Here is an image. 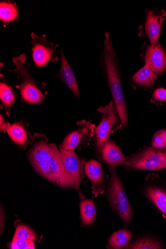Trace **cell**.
I'll return each mask as SVG.
<instances>
[{
  "mask_svg": "<svg viewBox=\"0 0 166 249\" xmlns=\"http://www.w3.org/2000/svg\"><path fill=\"white\" fill-rule=\"evenodd\" d=\"M152 98L158 101H166V89L164 88L156 89L153 93Z\"/></svg>",
  "mask_w": 166,
  "mask_h": 249,
  "instance_id": "26",
  "label": "cell"
},
{
  "mask_svg": "<svg viewBox=\"0 0 166 249\" xmlns=\"http://www.w3.org/2000/svg\"><path fill=\"white\" fill-rule=\"evenodd\" d=\"M31 52L35 65L40 69L50 62L55 63L59 60L56 49L60 46L47 39L45 35L40 36L32 33L31 34Z\"/></svg>",
  "mask_w": 166,
  "mask_h": 249,
  "instance_id": "7",
  "label": "cell"
},
{
  "mask_svg": "<svg viewBox=\"0 0 166 249\" xmlns=\"http://www.w3.org/2000/svg\"><path fill=\"white\" fill-rule=\"evenodd\" d=\"M3 209L2 208H1V234L3 232V229H4V228H3V225L4 226V223H3V222L4 223V221H5V214H4V212L2 211Z\"/></svg>",
  "mask_w": 166,
  "mask_h": 249,
  "instance_id": "28",
  "label": "cell"
},
{
  "mask_svg": "<svg viewBox=\"0 0 166 249\" xmlns=\"http://www.w3.org/2000/svg\"><path fill=\"white\" fill-rule=\"evenodd\" d=\"M109 169L111 178L108 185V198L111 207L127 228L133 220L132 209L115 168Z\"/></svg>",
  "mask_w": 166,
  "mask_h": 249,
  "instance_id": "4",
  "label": "cell"
},
{
  "mask_svg": "<svg viewBox=\"0 0 166 249\" xmlns=\"http://www.w3.org/2000/svg\"><path fill=\"white\" fill-rule=\"evenodd\" d=\"M131 236L130 231L127 230H122L115 232L109 240L108 247L109 249H115L126 248L130 243Z\"/></svg>",
  "mask_w": 166,
  "mask_h": 249,
  "instance_id": "21",
  "label": "cell"
},
{
  "mask_svg": "<svg viewBox=\"0 0 166 249\" xmlns=\"http://www.w3.org/2000/svg\"><path fill=\"white\" fill-rule=\"evenodd\" d=\"M78 128L70 132L64 139L61 145L62 148L74 151L79 146L84 145L93 137L95 126L90 122L83 120L77 123Z\"/></svg>",
  "mask_w": 166,
  "mask_h": 249,
  "instance_id": "10",
  "label": "cell"
},
{
  "mask_svg": "<svg viewBox=\"0 0 166 249\" xmlns=\"http://www.w3.org/2000/svg\"><path fill=\"white\" fill-rule=\"evenodd\" d=\"M6 132L15 144L25 149L28 147L32 138L29 131V125L23 121H18L10 124Z\"/></svg>",
  "mask_w": 166,
  "mask_h": 249,
  "instance_id": "13",
  "label": "cell"
},
{
  "mask_svg": "<svg viewBox=\"0 0 166 249\" xmlns=\"http://www.w3.org/2000/svg\"><path fill=\"white\" fill-rule=\"evenodd\" d=\"M102 59L114 106L123 125L126 128L128 123L126 103L117 66L116 55L111 40L107 32L105 33Z\"/></svg>",
  "mask_w": 166,
  "mask_h": 249,
  "instance_id": "2",
  "label": "cell"
},
{
  "mask_svg": "<svg viewBox=\"0 0 166 249\" xmlns=\"http://www.w3.org/2000/svg\"><path fill=\"white\" fill-rule=\"evenodd\" d=\"M142 193L152 204L166 215V182L158 175H150Z\"/></svg>",
  "mask_w": 166,
  "mask_h": 249,
  "instance_id": "9",
  "label": "cell"
},
{
  "mask_svg": "<svg viewBox=\"0 0 166 249\" xmlns=\"http://www.w3.org/2000/svg\"><path fill=\"white\" fill-rule=\"evenodd\" d=\"M61 55V66L55 76L68 88L75 97L80 98V90L75 74L68 63L63 50L59 46Z\"/></svg>",
  "mask_w": 166,
  "mask_h": 249,
  "instance_id": "12",
  "label": "cell"
},
{
  "mask_svg": "<svg viewBox=\"0 0 166 249\" xmlns=\"http://www.w3.org/2000/svg\"><path fill=\"white\" fill-rule=\"evenodd\" d=\"M27 59L25 53L13 57L12 62L15 68L9 71L14 72L17 76L16 87L19 90L22 101L29 104H41L48 94L46 84L37 80L33 76L31 64Z\"/></svg>",
  "mask_w": 166,
  "mask_h": 249,
  "instance_id": "3",
  "label": "cell"
},
{
  "mask_svg": "<svg viewBox=\"0 0 166 249\" xmlns=\"http://www.w3.org/2000/svg\"><path fill=\"white\" fill-rule=\"evenodd\" d=\"M14 237L28 241L40 242V239L38 234L28 226L25 225H18L16 227Z\"/></svg>",
  "mask_w": 166,
  "mask_h": 249,
  "instance_id": "23",
  "label": "cell"
},
{
  "mask_svg": "<svg viewBox=\"0 0 166 249\" xmlns=\"http://www.w3.org/2000/svg\"><path fill=\"white\" fill-rule=\"evenodd\" d=\"M0 81L1 107L5 110L9 117L11 108L15 104L16 97L11 86L6 81L2 74H1Z\"/></svg>",
  "mask_w": 166,
  "mask_h": 249,
  "instance_id": "17",
  "label": "cell"
},
{
  "mask_svg": "<svg viewBox=\"0 0 166 249\" xmlns=\"http://www.w3.org/2000/svg\"><path fill=\"white\" fill-rule=\"evenodd\" d=\"M19 17L18 7L15 2L10 1L0 2V20L9 24L17 20Z\"/></svg>",
  "mask_w": 166,
  "mask_h": 249,
  "instance_id": "18",
  "label": "cell"
},
{
  "mask_svg": "<svg viewBox=\"0 0 166 249\" xmlns=\"http://www.w3.org/2000/svg\"><path fill=\"white\" fill-rule=\"evenodd\" d=\"M59 148L63 165L73 188L78 191L80 198L83 200L84 196L80 190V184L85 172L84 161L74 151L65 150L60 146Z\"/></svg>",
  "mask_w": 166,
  "mask_h": 249,
  "instance_id": "8",
  "label": "cell"
},
{
  "mask_svg": "<svg viewBox=\"0 0 166 249\" xmlns=\"http://www.w3.org/2000/svg\"><path fill=\"white\" fill-rule=\"evenodd\" d=\"M100 159L107 164L109 168H115L124 165L127 160L120 148L111 139L105 145Z\"/></svg>",
  "mask_w": 166,
  "mask_h": 249,
  "instance_id": "14",
  "label": "cell"
},
{
  "mask_svg": "<svg viewBox=\"0 0 166 249\" xmlns=\"http://www.w3.org/2000/svg\"><path fill=\"white\" fill-rule=\"evenodd\" d=\"M124 166L128 168L148 171L166 169V147H146L127 159Z\"/></svg>",
  "mask_w": 166,
  "mask_h": 249,
  "instance_id": "6",
  "label": "cell"
},
{
  "mask_svg": "<svg viewBox=\"0 0 166 249\" xmlns=\"http://www.w3.org/2000/svg\"><path fill=\"white\" fill-rule=\"evenodd\" d=\"M151 145L152 147L158 149L166 147V129H161L154 134Z\"/></svg>",
  "mask_w": 166,
  "mask_h": 249,
  "instance_id": "24",
  "label": "cell"
},
{
  "mask_svg": "<svg viewBox=\"0 0 166 249\" xmlns=\"http://www.w3.org/2000/svg\"><path fill=\"white\" fill-rule=\"evenodd\" d=\"M157 75L146 65L133 76L132 79L134 83L139 85L151 87L153 86Z\"/></svg>",
  "mask_w": 166,
  "mask_h": 249,
  "instance_id": "20",
  "label": "cell"
},
{
  "mask_svg": "<svg viewBox=\"0 0 166 249\" xmlns=\"http://www.w3.org/2000/svg\"><path fill=\"white\" fill-rule=\"evenodd\" d=\"M80 214L84 225L88 226L92 224L96 215V208L92 200H82L80 203Z\"/></svg>",
  "mask_w": 166,
  "mask_h": 249,
  "instance_id": "22",
  "label": "cell"
},
{
  "mask_svg": "<svg viewBox=\"0 0 166 249\" xmlns=\"http://www.w3.org/2000/svg\"><path fill=\"white\" fill-rule=\"evenodd\" d=\"M10 124L6 120L4 116L1 114L0 115V130L1 131L6 132L7 128Z\"/></svg>",
  "mask_w": 166,
  "mask_h": 249,
  "instance_id": "27",
  "label": "cell"
},
{
  "mask_svg": "<svg viewBox=\"0 0 166 249\" xmlns=\"http://www.w3.org/2000/svg\"><path fill=\"white\" fill-rule=\"evenodd\" d=\"M10 248L12 249H35L33 241L19 239L14 237L10 244Z\"/></svg>",
  "mask_w": 166,
  "mask_h": 249,
  "instance_id": "25",
  "label": "cell"
},
{
  "mask_svg": "<svg viewBox=\"0 0 166 249\" xmlns=\"http://www.w3.org/2000/svg\"><path fill=\"white\" fill-rule=\"evenodd\" d=\"M146 65L157 75L166 71V54L160 45H152L148 48Z\"/></svg>",
  "mask_w": 166,
  "mask_h": 249,
  "instance_id": "15",
  "label": "cell"
},
{
  "mask_svg": "<svg viewBox=\"0 0 166 249\" xmlns=\"http://www.w3.org/2000/svg\"><path fill=\"white\" fill-rule=\"evenodd\" d=\"M85 174L92 185V193L97 197L105 192L104 172L102 165L95 160H91L85 164Z\"/></svg>",
  "mask_w": 166,
  "mask_h": 249,
  "instance_id": "11",
  "label": "cell"
},
{
  "mask_svg": "<svg viewBox=\"0 0 166 249\" xmlns=\"http://www.w3.org/2000/svg\"><path fill=\"white\" fill-rule=\"evenodd\" d=\"M162 21L163 17L153 11H150L148 14L146 30L152 45L158 44Z\"/></svg>",
  "mask_w": 166,
  "mask_h": 249,
  "instance_id": "16",
  "label": "cell"
},
{
  "mask_svg": "<svg viewBox=\"0 0 166 249\" xmlns=\"http://www.w3.org/2000/svg\"><path fill=\"white\" fill-rule=\"evenodd\" d=\"M128 248L134 249H165L166 246L158 238L146 236L138 238Z\"/></svg>",
  "mask_w": 166,
  "mask_h": 249,
  "instance_id": "19",
  "label": "cell"
},
{
  "mask_svg": "<svg viewBox=\"0 0 166 249\" xmlns=\"http://www.w3.org/2000/svg\"><path fill=\"white\" fill-rule=\"evenodd\" d=\"M48 142L44 134H34L28 153L32 166L38 174L59 187L73 188L63 165L60 149L55 144Z\"/></svg>",
  "mask_w": 166,
  "mask_h": 249,
  "instance_id": "1",
  "label": "cell"
},
{
  "mask_svg": "<svg viewBox=\"0 0 166 249\" xmlns=\"http://www.w3.org/2000/svg\"><path fill=\"white\" fill-rule=\"evenodd\" d=\"M102 115V120L95 127L93 134L94 148L100 158L103 149L110 139V135L123 125L112 101L105 107L97 108Z\"/></svg>",
  "mask_w": 166,
  "mask_h": 249,
  "instance_id": "5",
  "label": "cell"
}]
</instances>
